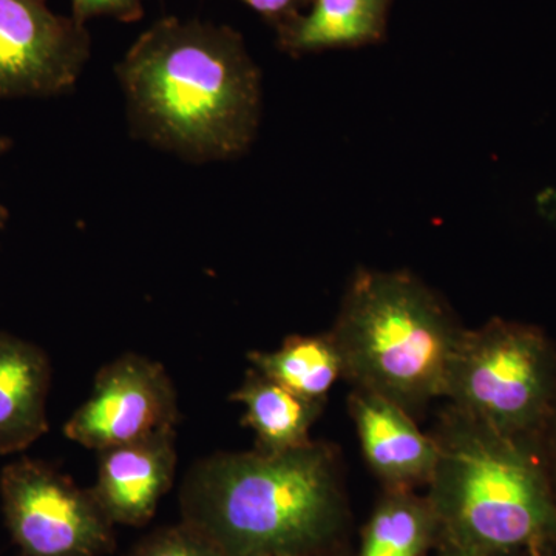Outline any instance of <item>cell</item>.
Listing matches in <instances>:
<instances>
[{"label": "cell", "instance_id": "cell-1", "mask_svg": "<svg viewBox=\"0 0 556 556\" xmlns=\"http://www.w3.org/2000/svg\"><path fill=\"white\" fill-rule=\"evenodd\" d=\"M131 134L193 163L239 159L257 138L262 75L232 28L164 17L116 67Z\"/></svg>", "mask_w": 556, "mask_h": 556}, {"label": "cell", "instance_id": "cell-2", "mask_svg": "<svg viewBox=\"0 0 556 556\" xmlns=\"http://www.w3.org/2000/svg\"><path fill=\"white\" fill-rule=\"evenodd\" d=\"M179 508L225 556L339 554L350 522L338 456L316 441L204 457L182 481Z\"/></svg>", "mask_w": 556, "mask_h": 556}, {"label": "cell", "instance_id": "cell-3", "mask_svg": "<svg viewBox=\"0 0 556 556\" xmlns=\"http://www.w3.org/2000/svg\"><path fill=\"white\" fill-rule=\"evenodd\" d=\"M433 438L438 459L426 495L439 551L514 556L556 547V496L535 442L508 438L453 405Z\"/></svg>", "mask_w": 556, "mask_h": 556}, {"label": "cell", "instance_id": "cell-4", "mask_svg": "<svg viewBox=\"0 0 556 556\" xmlns=\"http://www.w3.org/2000/svg\"><path fill=\"white\" fill-rule=\"evenodd\" d=\"M464 329L444 299L407 270L361 269L329 334L342 357L343 378L413 415L444 397Z\"/></svg>", "mask_w": 556, "mask_h": 556}, {"label": "cell", "instance_id": "cell-5", "mask_svg": "<svg viewBox=\"0 0 556 556\" xmlns=\"http://www.w3.org/2000/svg\"><path fill=\"white\" fill-rule=\"evenodd\" d=\"M444 397L486 427L535 442L556 397V345L536 325L495 317L464 329Z\"/></svg>", "mask_w": 556, "mask_h": 556}, {"label": "cell", "instance_id": "cell-6", "mask_svg": "<svg viewBox=\"0 0 556 556\" xmlns=\"http://www.w3.org/2000/svg\"><path fill=\"white\" fill-rule=\"evenodd\" d=\"M3 517L21 556H108L115 525L90 489L43 460L17 459L0 473Z\"/></svg>", "mask_w": 556, "mask_h": 556}, {"label": "cell", "instance_id": "cell-7", "mask_svg": "<svg viewBox=\"0 0 556 556\" xmlns=\"http://www.w3.org/2000/svg\"><path fill=\"white\" fill-rule=\"evenodd\" d=\"M178 420L177 391L163 365L127 353L100 369L90 397L70 416L64 434L102 452L175 430Z\"/></svg>", "mask_w": 556, "mask_h": 556}, {"label": "cell", "instance_id": "cell-8", "mask_svg": "<svg viewBox=\"0 0 556 556\" xmlns=\"http://www.w3.org/2000/svg\"><path fill=\"white\" fill-rule=\"evenodd\" d=\"M86 24L47 0H0V97H50L72 90L90 60Z\"/></svg>", "mask_w": 556, "mask_h": 556}, {"label": "cell", "instance_id": "cell-9", "mask_svg": "<svg viewBox=\"0 0 556 556\" xmlns=\"http://www.w3.org/2000/svg\"><path fill=\"white\" fill-rule=\"evenodd\" d=\"M177 434L163 431L141 441L102 450L94 500L115 526L142 527L155 517L177 473Z\"/></svg>", "mask_w": 556, "mask_h": 556}, {"label": "cell", "instance_id": "cell-10", "mask_svg": "<svg viewBox=\"0 0 556 556\" xmlns=\"http://www.w3.org/2000/svg\"><path fill=\"white\" fill-rule=\"evenodd\" d=\"M362 452L383 489L428 484L438 459L433 434L420 431L412 413L390 399L357 390L348 399Z\"/></svg>", "mask_w": 556, "mask_h": 556}, {"label": "cell", "instance_id": "cell-11", "mask_svg": "<svg viewBox=\"0 0 556 556\" xmlns=\"http://www.w3.org/2000/svg\"><path fill=\"white\" fill-rule=\"evenodd\" d=\"M50 380L39 346L0 331V455L20 453L49 431Z\"/></svg>", "mask_w": 556, "mask_h": 556}, {"label": "cell", "instance_id": "cell-12", "mask_svg": "<svg viewBox=\"0 0 556 556\" xmlns=\"http://www.w3.org/2000/svg\"><path fill=\"white\" fill-rule=\"evenodd\" d=\"M230 399L243 405V424L254 431L255 450L263 453H285L308 445L313 441L311 428L325 407L298 396L254 368H249Z\"/></svg>", "mask_w": 556, "mask_h": 556}, {"label": "cell", "instance_id": "cell-13", "mask_svg": "<svg viewBox=\"0 0 556 556\" xmlns=\"http://www.w3.org/2000/svg\"><path fill=\"white\" fill-rule=\"evenodd\" d=\"M438 544V519L427 495L383 489L362 532L357 556H430Z\"/></svg>", "mask_w": 556, "mask_h": 556}, {"label": "cell", "instance_id": "cell-14", "mask_svg": "<svg viewBox=\"0 0 556 556\" xmlns=\"http://www.w3.org/2000/svg\"><path fill=\"white\" fill-rule=\"evenodd\" d=\"M388 0H314L306 16L281 28V46L291 53L358 46L378 39Z\"/></svg>", "mask_w": 556, "mask_h": 556}, {"label": "cell", "instance_id": "cell-15", "mask_svg": "<svg viewBox=\"0 0 556 556\" xmlns=\"http://www.w3.org/2000/svg\"><path fill=\"white\" fill-rule=\"evenodd\" d=\"M251 368L308 401L325 404L329 390L343 378L342 357L329 332L291 336L274 351L249 354Z\"/></svg>", "mask_w": 556, "mask_h": 556}, {"label": "cell", "instance_id": "cell-16", "mask_svg": "<svg viewBox=\"0 0 556 556\" xmlns=\"http://www.w3.org/2000/svg\"><path fill=\"white\" fill-rule=\"evenodd\" d=\"M126 556H225L204 533L186 521L160 527L139 540Z\"/></svg>", "mask_w": 556, "mask_h": 556}, {"label": "cell", "instance_id": "cell-17", "mask_svg": "<svg viewBox=\"0 0 556 556\" xmlns=\"http://www.w3.org/2000/svg\"><path fill=\"white\" fill-rule=\"evenodd\" d=\"M72 16L83 24L98 16L131 22L142 16L144 0H72Z\"/></svg>", "mask_w": 556, "mask_h": 556}, {"label": "cell", "instance_id": "cell-18", "mask_svg": "<svg viewBox=\"0 0 556 556\" xmlns=\"http://www.w3.org/2000/svg\"><path fill=\"white\" fill-rule=\"evenodd\" d=\"M535 447L556 496V397L546 422L538 434Z\"/></svg>", "mask_w": 556, "mask_h": 556}, {"label": "cell", "instance_id": "cell-19", "mask_svg": "<svg viewBox=\"0 0 556 556\" xmlns=\"http://www.w3.org/2000/svg\"><path fill=\"white\" fill-rule=\"evenodd\" d=\"M243 2L263 16L280 20L294 11L299 0H243Z\"/></svg>", "mask_w": 556, "mask_h": 556}, {"label": "cell", "instance_id": "cell-20", "mask_svg": "<svg viewBox=\"0 0 556 556\" xmlns=\"http://www.w3.org/2000/svg\"><path fill=\"white\" fill-rule=\"evenodd\" d=\"M527 556H546V548L541 546H532L527 551Z\"/></svg>", "mask_w": 556, "mask_h": 556}, {"label": "cell", "instance_id": "cell-21", "mask_svg": "<svg viewBox=\"0 0 556 556\" xmlns=\"http://www.w3.org/2000/svg\"><path fill=\"white\" fill-rule=\"evenodd\" d=\"M5 148V142L0 141V153H2V150ZM3 219H5V211H3V207L0 206V226H2Z\"/></svg>", "mask_w": 556, "mask_h": 556}, {"label": "cell", "instance_id": "cell-22", "mask_svg": "<svg viewBox=\"0 0 556 556\" xmlns=\"http://www.w3.org/2000/svg\"><path fill=\"white\" fill-rule=\"evenodd\" d=\"M437 556H452V555L447 554V552L439 551V554Z\"/></svg>", "mask_w": 556, "mask_h": 556}, {"label": "cell", "instance_id": "cell-23", "mask_svg": "<svg viewBox=\"0 0 556 556\" xmlns=\"http://www.w3.org/2000/svg\"><path fill=\"white\" fill-rule=\"evenodd\" d=\"M311 556H339V554H327V555H311Z\"/></svg>", "mask_w": 556, "mask_h": 556}]
</instances>
